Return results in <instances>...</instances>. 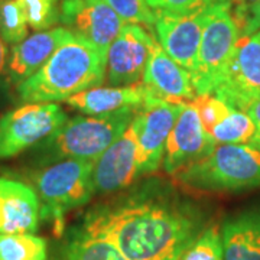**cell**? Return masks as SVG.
Here are the masks:
<instances>
[{
  "instance_id": "obj_31",
  "label": "cell",
  "mask_w": 260,
  "mask_h": 260,
  "mask_svg": "<svg viewBox=\"0 0 260 260\" xmlns=\"http://www.w3.org/2000/svg\"><path fill=\"white\" fill-rule=\"evenodd\" d=\"M257 3V0H239V3L236 6H233V13H234V18L237 20L240 30H242L243 25L246 22V19L250 13L251 8Z\"/></svg>"
},
{
  "instance_id": "obj_13",
  "label": "cell",
  "mask_w": 260,
  "mask_h": 260,
  "mask_svg": "<svg viewBox=\"0 0 260 260\" xmlns=\"http://www.w3.org/2000/svg\"><path fill=\"white\" fill-rule=\"evenodd\" d=\"M207 19V6L195 13H174L158 10L155 32L160 47L175 62L192 74L203 29Z\"/></svg>"
},
{
  "instance_id": "obj_24",
  "label": "cell",
  "mask_w": 260,
  "mask_h": 260,
  "mask_svg": "<svg viewBox=\"0 0 260 260\" xmlns=\"http://www.w3.org/2000/svg\"><path fill=\"white\" fill-rule=\"evenodd\" d=\"M25 15L28 25L35 30L51 29L59 22L62 0H16Z\"/></svg>"
},
{
  "instance_id": "obj_14",
  "label": "cell",
  "mask_w": 260,
  "mask_h": 260,
  "mask_svg": "<svg viewBox=\"0 0 260 260\" xmlns=\"http://www.w3.org/2000/svg\"><path fill=\"white\" fill-rule=\"evenodd\" d=\"M139 177L138 136L133 120L119 139L94 162L93 184L95 194L121 191Z\"/></svg>"
},
{
  "instance_id": "obj_4",
  "label": "cell",
  "mask_w": 260,
  "mask_h": 260,
  "mask_svg": "<svg viewBox=\"0 0 260 260\" xmlns=\"http://www.w3.org/2000/svg\"><path fill=\"white\" fill-rule=\"evenodd\" d=\"M93 169V160L65 159L35 174L34 184L42 201L41 217L52 221L56 236L64 233L65 213L85 205L95 194Z\"/></svg>"
},
{
  "instance_id": "obj_26",
  "label": "cell",
  "mask_w": 260,
  "mask_h": 260,
  "mask_svg": "<svg viewBox=\"0 0 260 260\" xmlns=\"http://www.w3.org/2000/svg\"><path fill=\"white\" fill-rule=\"evenodd\" d=\"M124 22L155 26L158 10L149 6L148 0H104Z\"/></svg>"
},
{
  "instance_id": "obj_1",
  "label": "cell",
  "mask_w": 260,
  "mask_h": 260,
  "mask_svg": "<svg viewBox=\"0 0 260 260\" xmlns=\"http://www.w3.org/2000/svg\"><path fill=\"white\" fill-rule=\"evenodd\" d=\"M81 227L110 240L127 260H179L204 232L205 218L192 204L148 188L97 207Z\"/></svg>"
},
{
  "instance_id": "obj_25",
  "label": "cell",
  "mask_w": 260,
  "mask_h": 260,
  "mask_svg": "<svg viewBox=\"0 0 260 260\" xmlns=\"http://www.w3.org/2000/svg\"><path fill=\"white\" fill-rule=\"evenodd\" d=\"M179 260H224L223 237L217 227H205Z\"/></svg>"
},
{
  "instance_id": "obj_7",
  "label": "cell",
  "mask_w": 260,
  "mask_h": 260,
  "mask_svg": "<svg viewBox=\"0 0 260 260\" xmlns=\"http://www.w3.org/2000/svg\"><path fill=\"white\" fill-rule=\"evenodd\" d=\"M68 120L55 103H26L0 117V159L37 146Z\"/></svg>"
},
{
  "instance_id": "obj_3",
  "label": "cell",
  "mask_w": 260,
  "mask_h": 260,
  "mask_svg": "<svg viewBox=\"0 0 260 260\" xmlns=\"http://www.w3.org/2000/svg\"><path fill=\"white\" fill-rule=\"evenodd\" d=\"M138 109H121L97 116H77L37 145L35 160L42 167L65 159L93 160L102 156L127 129Z\"/></svg>"
},
{
  "instance_id": "obj_21",
  "label": "cell",
  "mask_w": 260,
  "mask_h": 260,
  "mask_svg": "<svg viewBox=\"0 0 260 260\" xmlns=\"http://www.w3.org/2000/svg\"><path fill=\"white\" fill-rule=\"evenodd\" d=\"M0 260H48V243L32 233L0 234Z\"/></svg>"
},
{
  "instance_id": "obj_16",
  "label": "cell",
  "mask_w": 260,
  "mask_h": 260,
  "mask_svg": "<svg viewBox=\"0 0 260 260\" xmlns=\"http://www.w3.org/2000/svg\"><path fill=\"white\" fill-rule=\"evenodd\" d=\"M39 220L37 191L25 182L0 177V234H34Z\"/></svg>"
},
{
  "instance_id": "obj_33",
  "label": "cell",
  "mask_w": 260,
  "mask_h": 260,
  "mask_svg": "<svg viewBox=\"0 0 260 260\" xmlns=\"http://www.w3.org/2000/svg\"><path fill=\"white\" fill-rule=\"evenodd\" d=\"M207 3L208 5H211V3H232L233 6H236L239 3V0H207Z\"/></svg>"
},
{
  "instance_id": "obj_9",
  "label": "cell",
  "mask_w": 260,
  "mask_h": 260,
  "mask_svg": "<svg viewBox=\"0 0 260 260\" xmlns=\"http://www.w3.org/2000/svg\"><path fill=\"white\" fill-rule=\"evenodd\" d=\"M155 44V38L146 28L136 23H126L107 51V84L112 87H124L142 83Z\"/></svg>"
},
{
  "instance_id": "obj_6",
  "label": "cell",
  "mask_w": 260,
  "mask_h": 260,
  "mask_svg": "<svg viewBox=\"0 0 260 260\" xmlns=\"http://www.w3.org/2000/svg\"><path fill=\"white\" fill-rule=\"evenodd\" d=\"M240 37L242 30L234 18L232 3H211L207 6L198 58L191 74L197 95L214 94L223 83Z\"/></svg>"
},
{
  "instance_id": "obj_11",
  "label": "cell",
  "mask_w": 260,
  "mask_h": 260,
  "mask_svg": "<svg viewBox=\"0 0 260 260\" xmlns=\"http://www.w3.org/2000/svg\"><path fill=\"white\" fill-rule=\"evenodd\" d=\"M260 94V38L240 37L233 51L223 83L214 91L230 107L244 110Z\"/></svg>"
},
{
  "instance_id": "obj_15",
  "label": "cell",
  "mask_w": 260,
  "mask_h": 260,
  "mask_svg": "<svg viewBox=\"0 0 260 260\" xmlns=\"http://www.w3.org/2000/svg\"><path fill=\"white\" fill-rule=\"evenodd\" d=\"M142 85L146 91V100L181 104L197 97L191 74L168 55L158 41L149 56Z\"/></svg>"
},
{
  "instance_id": "obj_18",
  "label": "cell",
  "mask_w": 260,
  "mask_h": 260,
  "mask_svg": "<svg viewBox=\"0 0 260 260\" xmlns=\"http://www.w3.org/2000/svg\"><path fill=\"white\" fill-rule=\"evenodd\" d=\"M146 100L142 83L124 87H93L70 97L65 103L78 112L97 116L121 109H139Z\"/></svg>"
},
{
  "instance_id": "obj_23",
  "label": "cell",
  "mask_w": 260,
  "mask_h": 260,
  "mask_svg": "<svg viewBox=\"0 0 260 260\" xmlns=\"http://www.w3.org/2000/svg\"><path fill=\"white\" fill-rule=\"evenodd\" d=\"M28 22L16 0H0V38L16 45L28 35Z\"/></svg>"
},
{
  "instance_id": "obj_10",
  "label": "cell",
  "mask_w": 260,
  "mask_h": 260,
  "mask_svg": "<svg viewBox=\"0 0 260 260\" xmlns=\"http://www.w3.org/2000/svg\"><path fill=\"white\" fill-rule=\"evenodd\" d=\"M59 20L74 35L93 44L107 58L124 20L104 0H62Z\"/></svg>"
},
{
  "instance_id": "obj_2",
  "label": "cell",
  "mask_w": 260,
  "mask_h": 260,
  "mask_svg": "<svg viewBox=\"0 0 260 260\" xmlns=\"http://www.w3.org/2000/svg\"><path fill=\"white\" fill-rule=\"evenodd\" d=\"M106 56L78 35L65 41L37 73L18 85L23 103L65 102L106 81Z\"/></svg>"
},
{
  "instance_id": "obj_19",
  "label": "cell",
  "mask_w": 260,
  "mask_h": 260,
  "mask_svg": "<svg viewBox=\"0 0 260 260\" xmlns=\"http://www.w3.org/2000/svg\"><path fill=\"white\" fill-rule=\"evenodd\" d=\"M221 237L224 260H260V205L227 218Z\"/></svg>"
},
{
  "instance_id": "obj_34",
  "label": "cell",
  "mask_w": 260,
  "mask_h": 260,
  "mask_svg": "<svg viewBox=\"0 0 260 260\" xmlns=\"http://www.w3.org/2000/svg\"><path fill=\"white\" fill-rule=\"evenodd\" d=\"M254 35H256V37H257V38H260V30H259V32H256Z\"/></svg>"
},
{
  "instance_id": "obj_17",
  "label": "cell",
  "mask_w": 260,
  "mask_h": 260,
  "mask_svg": "<svg viewBox=\"0 0 260 260\" xmlns=\"http://www.w3.org/2000/svg\"><path fill=\"white\" fill-rule=\"evenodd\" d=\"M73 37V32L65 26L39 30L32 37L25 38L12 49L8 74L10 83L22 84L34 75L52 56L58 48Z\"/></svg>"
},
{
  "instance_id": "obj_32",
  "label": "cell",
  "mask_w": 260,
  "mask_h": 260,
  "mask_svg": "<svg viewBox=\"0 0 260 260\" xmlns=\"http://www.w3.org/2000/svg\"><path fill=\"white\" fill-rule=\"evenodd\" d=\"M6 56H8V49L5 45V41L0 38V77L3 75L6 68Z\"/></svg>"
},
{
  "instance_id": "obj_22",
  "label": "cell",
  "mask_w": 260,
  "mask_h": 260,
  "mask_svg": "<svg viewBox=\"0 0 260 260\" xmlns=\"http://www.w3.org/2000/svg\"><path fill=\"white\" fill-rule=\"evenodd\" d=\"M256 126L246 112L232 109L210 133L215 145H250Z\"/></svg>"
},
{
  "instance_id": "obj_8",
  "label": "cell",
  "mask_w": 260,
  "mask_h": 260,
  "mask_svg": "<svg viewBox=\"0 0 260 260\" xmlns=\"http://www.w3.org/2000/svg\"><path fill=\"white\" fill-rule=\"evenodd\" d=\"M181 104L159 100H145L136 110L133 124L138 136L139 177L155 172L160 165L169 133L174 127Z\"/></svg>"
},
{
  "instance_id": "obj_5",
  "label": "cell",
  "mask_w": 260,
  "mask_h": 260,
  "mask_svg": "<svg viewBox=\"0 0 260 260\" xmlns=\"http://www.w3.org/2000/svg\"><path fill=\"white\" fill-rule=\"evenodd\" d=\"M184 185L203 191H240L260 186V150L250 145H215L201 160L178 172Z\"/></svg>"
},
{
  "instance_id": "obj_20",
  "label": "cell",
  "mask_w": 260,
  "mask_h": 260,
  "mask_svg": "<svg viewBox=\"0 0 260 260\" xmlns=\"http://www.w3.org/2000/svg\"><path fill=\"white\" fill-rule=\"evenodd\" d=\"M54 260H127L103 236L75 229L55 253Z\"/></svg>"
},
{
  "instance_id": "obj_27",
  "label": "cell",
  "mask_w": 260,
  "mask_h": 260,
  "mask_svg": "<svg viewBox=\"0 0 260 260\" xmlns=\"http://www.w3.org/2000/svg\"><path fill=\"white\" fill-rule=\"evenodd\" d=\"M192 104L198 112L200 120L203 123V127L208 135L229 113L232 112L233 109L227 103L223 102L221 99H218L214 94L197 95L192 100Z\"/></svg>"
},
{
  "instance_id": "obj_28",
  "label": "cell",
  "mask_w": 260,
  "mask_h": 260,
  "mask_svg": "<svg viewBox=\"0 0 260 260\" xmlns=\"http://www.w3.org/2000/svg\"><path fill=\"white\" fill-rule=\"evenodd\" d=\"M155 10H167L174 13H195L208 6L207 0H148Z\"/></svg>"
},
{
  "instance_id": "obj_30",
  "label": "cell",
  "mask_w": 260,
  "mask_h": 260,
  "mask_svg": "<svg viewBox=\"0 0 260 260\" xmlns=\"http://www.w3.org/2000/svg\"><path fill=\"white\" fill-rule=\"evenodd\" d=\"M260 30V0L251 8L249 16L242 28V37H250Z\"/></svg>"
},
{
  "instance_id": "obj_12",
  "label": "cell",
  "mask_w": 260,
  "mask_h": 260,
  "mask_svg": "<svg viewBox=\"0 0 260 260\" xmlns=\"http://www.w3.org/2000/svg\"><path fill=\"white\" fill-rule=\"evenodd\" d=\"M215 142L203 127L192 102L182 103L177 121L169 133L164 155V169L177 175L182 169L208 156Z\"/></svg>"
},
{
  "instance_id": "obj_29",
  "label": "cell",
  "mask_w": 260,
  "mask_h": 260,
  "mask_svg": "<svg viewBox=\"0 0 260 260\" xmlns=\"http://www.w3.org/2000/svg\"><path fill=\"white\" fill-rule=\"evenodd\" d=\"M243 112H246L250 116V119L256 126V133H254L253 140L250 142V146L260 150V94L253 97L250 102L247 103V106L244 107Z\"/></svg>"
}]
</instances>
